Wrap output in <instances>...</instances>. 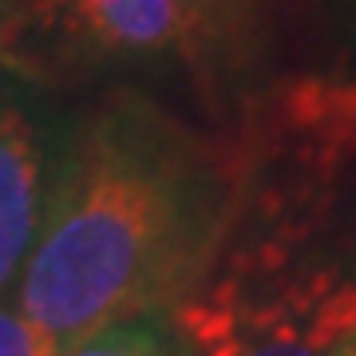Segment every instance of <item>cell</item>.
<instances>
[{
  "instance_id": "3",
  "label": "cell",
  "mask_w": 356,
  "mask_h": 356,
  "mask_svg": "<svg viewBox=\"0 0 356 356\" xmlns=\"http://www.w3.org/2000/svg\"><path fill=\"white\" fill-rule=\"evenodd\" d=\"M191 48L194 107L210 127L266 88L293 76V64L325 32L329 0H175Z\"/></svg>"
},
{
  "instance_id": "6",
  "label": "cell",
  "mask_w": 356,
  "mask_h": 356,
  "mask_svg": "<svg viewBox=\"0 0 356 356\" xmlns=\"http://www.w3.org/2000/svg\"><path fill=\"white\" fill-rule=\"evenodd\" d=\"M0 356H60V348L16 309L13 297H0Z\"/></svg>"
},
{
  "instance_id": "7",
  "label": "cell",
  "mask_w": 356,
  "mask_h": 356,
  "mask_svg": "<svg viewBox=\"0 0 356 356\" xmlns=\"http://www.w3.org/2000/svg\"><path fill=\"white\" fill-rule=\"evenodd\" d=\"M321 356H356V325L348 332H341V337H337V341H332Z\"/></svg>"
},
{
  "instance_id": "2",
  "label": "cell",
  "mask_w": 356,
  "mask_h": 356,
  "mask_svg": "<svg viewBox=\"0 0 356 356\" xmlns=\"http://www.w3.org/2000/svg\"><path fill=\"white\" fill-rule=\"evenodd\" d=\"M0 60L67 99L127 83L194 103L175 0H4Z\"/></svg>"
},
{
  "instance_id": "5",
  "label": "cell",
  "mask_w": 356,
  "mask_h": 356,
  "mask_svg": "<svg viewBox=\"0 0 356 356\" xmlns=\"http://www.w3.org/2000/svg\"><path fill=\"white\" fill-rule=\"evenodd\" d=\"M60 356H194V348L175 313H147L103 325L83 341L67 344Z\"/></svg>"
},
{
  "instance_id": "8",
  "label": "cell",
  "mask_w": 356,
  "mask_h": 356,
  "mask_svg": "<svg viewBox=\"0 0 356 356\" xmlns=\"http://www.w3.org/2000/svg\"><path fill=\"white\" fill-rule=\"evenodd\" d=\"M0 13H4V0H0Z\"/></svg>"
},
{
  "instance_id": "1",
  "label": "cell",
  "mask_w": 356,
  "mask_h": 356,
  "mask_svg": "<svg viewBox=\"0 0 356 356\" xmlns=\"http://www.w3.org/2000/svg\"><path fill=\"white\" fill-rule=\"evenodd\" d=\"M234 214L226 127L127 83L76 95L13 301L60 353L115 321L175 313L222 261Z\"/></svg>"
},
{
  "instance_id": "4",
  "label": "cell",
  "mask_w": 356,
  "mask_h": 356,
  "mask_svg": "<svg viewBox=\"0 0 356 356\" xmlns=\"http://www.w3.org/2000/svg\"><path fill=\"white\" fill-rule=\"evenodd\" d=\"M67 95L0 60V297H8L48 202Z\"/></svg>"
}]
</instances>
